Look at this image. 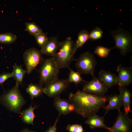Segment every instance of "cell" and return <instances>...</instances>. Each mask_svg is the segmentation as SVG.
Wrapping results in <instances>:
<instances>
[{
  "instance_id": "21",
  "label": "cell",
  "mask_w": 132,
  "mask_h": 132,
  "mask_svg": "<svg viewBox=\"0 0 132 132\" xmlns=\"http://www.w3.org/2000/svg\"><path fill=\"white\" fill-rule=\"evenodd\" d=\"M43 87L39 84L31 83L30 84L26 89V92L29 94L32 100L34 98L40 96L43 93Z\"/></svg>"
},
{
  "instance_id": "27",
  "label": "cell",
  "mask_w": 132,
  "mask_h": 132,
  "mask_svg": "<svg viewBox=\"0 0 132 132\" xmlns=\"http://www.w3.org/2000/svg\"><path fill=\"white\" fill-rule=\"evenodd\" d=\"M37 44L42 47L47 41L48 37L46 33L43 32L34 36Z\"/></svg>"
},
{
  "instance_id": "3",
  "label": "cell",
  "mask_w": 132,
  "mask_h": 132,
  "mask_svg": "<svg viewBox=\"0 0 132 132\" xmlns=\"http://www.w3.org/2000/svg\"><path fill=\"white\" fill-rule=\"evenodd\" d=\"M75 43L70 37H67L61 42L57 51L52 57L60 68H67L70 69V64L75 60L74 57V50Z\"/></svg>"
},
{
  "instance_id": "8",
  "label": "cell",
  "mask_w": 132,
  "mask_h": 132,
  "mask_svg": "<svg viewBox=\"0 0 132 132\" xmlns=\"http://www.w3.org/2000/svg\"><path fill=\"white\" fill-rule=\"evenodd\" d=\"M92 76L91 80L83 81L85 84L82 91L98 96H104L109 88L99 77H96L94 75Z\"/></svg>"
},
{
  "instance_id": "31",
  "label": "cell",
  "mask_w": 132,
  "mask_h": 132,
  "mask_svg": "<svg viewBox=\"0 0 132 132\" xmlns=\"http://www.w3.org/2000/svg\"><path fill=\"white\" fill-rule=\"evenodd\" d=\"M84 130L82 126L81 125H78L77 128L76 132H83Z\"/></svg>"
},
{
  "instance_id": "6",
  "label": "cell",
  "mask_w": 132,
  "mask_h": 132,
  "mask_svg": "<svg viewBox=\"0 0 132 132\" xmlns=\"http://www.w3.org/2000/svg\"><path fill=\"white\" fill-rule=\"evenodd\" d=\"M76 61L77 72L80 75H94L97 62L92 53L89 51L83 53Z\"/></svg>"
},
{
  "instance_id": "24",
  "label": "cell",
  "mask_w": 132,
  "mask_h": 132,
  "mask_svg": "<svg viewBox=\"0 0 132 132\" xmlns=\"http://www.w3.org/2000/svg\"><path fill=\"white\" fill-rule=\"evenodd\" d=\"M114 48H109L100 45H98L95 48L94 51L99 57L102 58H106L109 56L110 51Z\"/></svg>"
},
{
  "instance_id": "13",
  "label": "cell",
  "mask_w": 132,
  "mask_h": 132,
  "mask_svg": "<svg viewBox=\"0 0 132 132\" xmlns=\"http://www.w3.org/2000/svg\"><path fill=\"white\" fill-rule=\"evenodd\" d=\"M120 96L122 105L124 108L125 112L128 114L131 111L130 106L131 104V98L132 93L130 91L125 87L119 86Z\"/></svg>"
},
{
  "instance_id": "15",
  "label": "cell",
  "mask_w": 132,
  "mask_h": 132,
  "mask_svg": "<svg viewBox=\"0 0 132 132\" xmlns=\"http://www.w3.org/2000/svg\"><path fill=\"white\" fill-rule=\"evenodd\" d=\"M104 121V117H101L95 114L88 117L85 123L89 125L91 129L103 128L109 131L110 127L106 126Z\"/></svg>"
},
{
  "instance_id": "16",
  "label": "cell",
  "mask_w": 132,
  "mask_h": 132,
  "mask_svg": "<svg viewBox=\"0 0 132 132\" xmlns=\"http://www.w3.org/2000/svg\"><path fill=\"white\" fill-rule=\"evenodd\" d=\"M54 99V105L59 113V115H66L70 113L68 108L70 102L68 99H62L60 96Z\"/></svg>"
},
{
  "instance_id": "28",
  "label": "cell",
  "mask_w": 132,
  "mask_h": 132,
  "mask_svg": "<svg viewBox=\"0 0 132 132\" xmlns=\"http://www.w3.org/2000/svg\"><path fill=\"white\" fill-rule=\"evenodd\" d=\"M13 77L12 72H3L0 74V85L2 86L3 83L7 79Z\"/></svg>"
},
{
  "instance_id": "10",
  "label": "cell",
  "mask_w": 132,
  "mask_h": 132,
  "mask_svg": "<svg viewBox=\"0 0 132 132\" xmlns=\"http://www.w3.org/2000/svg\"><path fill=\"white\" fill-rule=\"evenodd\" d=\"M119 113L115 122L110 127V132H132V119L128 114L118 110Z\"/></svg>"
},
{
  "instance_id": "2",
  "label": "cell",
  "mask_w": 132,
  "mask_h": 132,
  "mask_svg": "<svg viewBox=\"0 0 132 132\" xmlns=\"http://www.w3.org/2000/svg\"><path fill=\"white\" fill-rule=\"evenodd\" d=\"M26 103L19 89V85L16 83L11 89L4 90L0 96V103L9 111L21 114V110Z\"/></svg>"
},
{
  "instance_id": "7",
  "label": "cell",
  "mask_w": 132,
  "mask_h": 132,
  "mask_svg": "<svg viewBox=\"0 0 132 132\" xmlns=\"http://www.w3.org/2000/svg\"><path fill=\"white\" fill-rule=\"evenodd\" d=\"M42 55L40 50L35 47L28 49L24 52L23 58L28 74H30L41 64L43 59Z\"/></svg>"
},
{
  "instance_id": "32",
  "label": "cell",
  "mask_w": 132,
  "mask_h": 132,
  "mask_svg": "<svg viewBox=\"0 0 132 132\" xmlns=\"http://www.w3.org/2000/svg\"><path fill=\"white\" fill-rule=\"evenodd\" d=\"M68 109L70 113L74 111V106L73 105L70 103Z\"/></svg>"
},
{
  "instance_id": "17",
  "label": "cell",
  "mask_w": 132,
  "mask_h": 132,
  "mask_svg": "<svg viewBox=\"0 0 132 132\" xmlns=\"http://www.w3.org/2000/svg\"><path fill=\"white\" fill-rule=\"evenodd\" d=\"M107 99L109 103L108 105L104 108L105 110L104 116L110 110L115 109L118 110H120L122 104L119 95L115 94L107 97Z\"/></svg>"
},
{
  "instance_id": "25",
  "label": "cell",
  "mask_w": 132,
  "mask_h": 132,
  "mask_svg": "<svg viewBox=\"0 0 132 132\" xmlns=\"http://www.w3.org/2000/svg\"><path fill=\"white\" fill-rule=\"evenodd\" d=\"M103 32L99 27H97L89 33V40H95L101 38L103 37Z\"/></svg>"
},
{
  "instance_id": "18",
  "label": "cell",
  "mask_w": 132,
  "mask_h": 132,
  "mask_svg": "<svg viewBox=\"0 0 132 132\" xmlns=\"http://www.w3.org/2000/svg\"><path fill=\"white\" fill-rule=\"evenodd\" d=\"M37 107L36 105L33 106L31 105L28 108L25 109L21 112V119L24 123L34 125L33 121L35 118L34 111Z\"/></svg>"
},
{
  "instance_id": "11",
  "label": "cell",
  "mask_w": 132,
  "mask_h": 132,
  "mask_svg": "<svg viewBox=\"0 0 132 132\" xmlns=\"http://www.w3.org/2000/svg\"><path fill=\"white\" fill-rule=\"evenodd\" d=\"M119 86L125 87L130 85L132 82V67L123 66L120 64L117 68Z\"/></svg>"
},
{
  "instance_id": "12",
  "label": "cell",
  "mask_w": 132,
  "mask_h": 132,
  "mask_svg": "<svg viewBox=\"0 0 132 132\" xmlns=\"http://www.w3.org/2000/svg\"><path fill=\"white\" fill-rule=\"evenodd\" d=\"M61 42L57 37L54 36L48 38V40L40 51L42 54L53 57L60 46Z\"/></svg>"
},
{
  "instance_id": "22",
  "label": "cell",
  "mask_w": 132,
  "mask_h": 132,
  "mask_svg": "<svg viewBox=\"0 0 132 132\" xmlns=\"http://www.w3.org/2000/svg\"><path fill=\"white\" fill-rule=\"evenodd\" d=\"M17 38V36L15 34L11 33L0 34V43L10 44L14 43Z\"/></svg>"
},
{
  "instance_id": "29",
  "label": "cell",
  "mask_w": 132,
  "mask_h": 132,
  "mask_svg": "<svg viewBox=\"0 0 132 132\" xmlns=\"http://www.w3.org/2000/svg\"><path fill=\"white\" fill-rule=\"evenodd\" d=\"M78 125L77 124H68L66 127V129L69 132H76Z\"/></svg>"
},
{
  "instance_id": "20",
  "label": "cell",
  "mask_w": 132,
  "mask_h": 132,
  "mask_svg": "<svg viewBox=\"0 0 132 132\" xmlns=\"http://www.w3.org/2000/svg\"><path fill=\"white\" fill-rule=\"evenodd\" d=\"M13 68L12 77L15 80L16 83L19 85H22L23 77L26 73L25 70L23 69L21 66L17 65H13Z\"/></svg>"
},
{
  "instance_id": "26",
  "label": "cell",
  "mask_w": 132,
  "mask_h": 132,
  "mask_svg": "<svg viewBox=\"0 0 132 132\" xmlns=\"http://www.w3.org/2000/svg\"><path fill=\"white\" fill-rule=\"evenodd\" d=\"M70 72L68 79L71 83L73 82L77 84L83 80L80 74L77 72H75L71 69H69Z\"/></svg>"
},
{
  "instance_id": "33",
  "label": "cell",
  "mask_w": 132,
  "mask_h": 132,
  "mask_svg": "<svg viewBox=\"0 0 132 132\" xmlns=\"http://www.w3.org/2000/svg\"><path fill=\"white\" fill-rule=\"evenodd\" d=\"M20 132H35L34 131H32L29 130L27 128L23 129Z\"/></svg>"
},
{
  "instance_id": "19",
  "label": "cell",
  "mask_w": 132,
  "mask_h": 132,
  "mask_svg": "<svg viewBox=\"0 0 132 132\" xmlns=\"http://www.w3.org/2000/svg\"><path fill=\"white\" fill-rule=\"evenodd\" d=\"M89 33L85 29L81 30L78 33L77 40L75 43L74 54L79 48L82 47L89 40Z\"/></svg>"
},
{
  "instance_id": "30",
  "label": "cell",
  "mask_w": 132,
  "mask_h": 132,
  "mask_svg": "<svg viewBox=\"0 0 132 132\" xmlns=\"http://www.w3.org/2000/svg\"><path fill=\"white\" fill-rule=\"evenodd\" d=\"M60 116L59 115V116L56 120L53 125L52 126H50L44 132H57L56 131L57 128L56 125L58 121V118Z\"/></svg>"
},
{
  "instance_id": "1",
  "label": "cell",
  "mask_w": 132,
  "mask_h": 132,
  "mask_svg": "<svg viewBox=\"0 0 132 132\" xmlns=\"http://www.w3.org/2000/svg\"><path fill=\"white\" fill-rule=\"evenodd\" d=\"M68 97V100L74 106V111L84 118L96 114L101 108H104L107 101V97L98 96L79 90L75 93H70Z\"/></svg>"
},
{
  "instance_id": "4",
  "label": "cell",
  "mask_w": 132,
  "mask_h": 132,
  "mask_svg": "<svg viewBox=\"0 0 132 132\" xmlns=\"http://www.w3.org/2000/svg\"><path fill=\"white\" fill-rule=\"evenodd\" d=\"M39 70L40 81L39 84L43 86L49 82L58 79L60 68L53 57L43 59Z\"/></svg>"
},
{
  "instance_id": "14",
  "label": "cell",
  "mask_w": 132,
  "mask_h": 132,
  "mask_svg": "<svg viewBox=\"0 0 132 132\" xmlns=\"http://www.w3.org/2000/svg\"><path fill=\"white\" fill-rule=\"evenodd\" d=\"M98 73L99 78L109 88L118 84L117 76L110 71L101 70Z\"/></svg>"
},
{
  "instance_id": "5",
  "label": "cell",
  "mask_w": 132,
  "mask_h": 132,
  "mask_svg": "<svg viewBox=\"0 0 132 132\" xmlns=\"http://www.w3.org/2000/svg\"><path fill=\"white\" fill-rule=\"evenodd\" d=\"M110 33L115 43L114 48L119 49L123 56L132 51V35L130 33L121 27L111 30Z\"/></svg>"
},
{
  "instance_id": "9",
  "label": "cell",
  "mask_w": 132,
  "mask_h": 132,
  "mask_svg": "<svg viewBox=\"0 0 132 132\" xmlns=\"http://www.w3.org/2000/svg\"><path fill=\"white\" fill-rule=\"evenodd\" d=\"M70 83L68 79H58L45 84L43 88V93L49 97L55 98L60 94L67 88Z\"/></svg>"
},
{
  "instance_id": "23",
  "label": "cell",
  "mask_w": 132,
  "mask_h": 132,
  "mask_svg": "<svg viewBox=\"0 0 132 132\" xmlns=\"http://www.w3.org/2000/svg\"><path fill=\"white\" fill-rule=\"evenodd\" d=\"M25 31L34 36L42 32V29L34 22H26Z\"/></svg>"
}]
</instances>
